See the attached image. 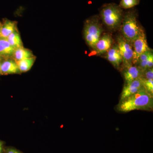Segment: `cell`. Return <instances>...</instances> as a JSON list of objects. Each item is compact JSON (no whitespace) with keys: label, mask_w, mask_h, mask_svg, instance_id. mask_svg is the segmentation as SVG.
Segmentation results:
<instances>
[{"label":"cell","mask_w":153,"mask_h":153,"mask_svg":"<svg viewBox=\"0 0 153 153\" xmlns=\"http://www.w3.org/2000/svg\"><path fill=\"white\" fill-rule=\"evenodd\" d=\"M139 3L140 0H122L119 6L121 8L128 9L137 5Z\"/></svg>","instance_id":"cell-18"},{"label":"cell","mask_w":153,"mask_h":153,"mask_svg":"<svg viewBox=\"0 0 153 153\" xmlns=\"http://www.w3.org/2000/svg\"><path fill=\"white\" fill-rule=\"evenodd\" d=\"M153 55L152 51H151L148 56L147 60V68H153Z\"/></svg>","instance_id":"cell-21"},{"label":"cell","mask_w":153,"mask_h":153,"mask_svg":"<svg viewBox=\"0 0 153 153\" xmlns=\"http://www.w3.org/2000/svg\"><path fill=\"white\" fill-rule=\"evenodd\" d=\"M105 58L116 68H118L122 63V59L117 45H114L106 52Z\"/></svg>","instance_id":"cell-11"},{"label":"cell","mask_w":153,"mask_h":153,"mask_svg":"<svg viewBox=\"0 0 153 153\" xmlns=\"http://www.w3.org/2000/svg\"><path fill=\"white\" fill-rule=\"evenodd\" d=\"M113 44V39L111 36L108 35H105L100 38L97 42L94 49L97 54L101 55L106 53L111 47Z\"/></svg>","instance_id":"cell-9"},{"label":"cell","mask_w":153,"mask_h":153,"mask_svg":"<svg viewBox=\"0 0 153 153\" xmlns=\"http://www.w3.org/2000/svg\"><path fill=\"white\" fill-rule=\"evenodd\" d=\"M34 57H35V56L33 55L31 50L23 47L18 48L15 50L13 55V59L15 61H17L33 58Z\"/></svg>","instance_id":"cell-14"},{"label":"cell","mask_w":153,"mask_h":153,"mask_svg":"<svg viewBox=\"0 0 153 153\" xmlns=\"http://www.w3.org/2000/svg\"><path fill=\"white\" fill-rule=\"evenodd\" d=\"M102 29L98 19L94 17L86 21L84 29V37L89 47L94 49L100 38Z\"/></svg>","instance_id":"cell-4"},{"label":"cell","mask_w":153,"mask_h":153,"mask_svg":"<svg viewBox=\"0 0 153 153\" xmlns=\"http://www.w3.org/2000/svg\"><path fill=\"white\" fill-rule=\"evenodd\" d=\"M135 12L130 11L124 14L121 25L122 36L132 44L134 40L140 36L144 31L139 25Z\"/></svg>","instance_id":"cell-2"},{"label":"cell","mask_w":153,"mask_h":153,"mask_svg":"<svg viewBox=\"0 0 153 153\" xmlns=\"http://www.w3.org/2000/svg\"><path fill=\"white\" fill-rule=\"evenodd\" d=\"M3 151V142L0 140V153H2Z\"/></svg>","instance_id":"cell-23"},{"label":"cell","mask_w":153,"mask_h":153,"mask_svg":"<svg viewBox=\"0 0 153 153\" xmlns=\"http://www.w3.org/2000/svg\"><path fill=\"white\" fill-rule=\"evenodd\" d=\"M144 71L136 65L125 68L124 71L123 76L125 84L130 83L135 79L143 77Z\"/></svg>","instance_id":"cell-10"},{"label":"cell","mask_w":153,"mask_h":153,"mask_svg":"<svg viewBox=\"0 0 153 153\" xmlns=\"http://www.w3.org/2000/svg\"><path fill=\"white\" fill-rule=\"evenodd\" d=\"M16 49L9 43L7 38L0 37V57L3 60L13 58Z\"/></svg>","instance_id":"cell-12"},{"label":"cell","mask_w":153,"mask_h":153,"mask_svg":"<svg viewBox=\"0 0 153 153\" xmlns=\"http://www.w3.org/2000/svg\"><path fill=\"white\" fill-rule=\"evenodd\" d=\"M5 153H22L13 148H9L5 150Z\"/></svg>","instance_id":"cell-22"},{"label":"cell","mask_w":153,"mask_h":153,"mask_svg":"<svg viewBox=\"0 0 153 153\" xmlns=\"http://www.w3.org/2000/svg\"><path fill=\"white\" fill-rule=\"evenodd\" d=\"M17 22L12 21L8 19H4L1 23V37L7 38L14 31L18 30Z\"/></svg>","instance_id":"cell-13"},{"label":"cell","mask_w":153,"mask_h":153,"mask_svg":"<svg viewBox=\"0 0 153 153\" xmlns=\"http://www.w3.org/2000/svg\"><path fill=\"white\" fill-rule=\"evenodd\" d=\"M0 60H3V59L1 58V57H0Z\"/></svg>","instance_id":"cell-26"},{"label":"cell","mask_w":153,"mask_h":153,"mask_svg":"<svg viewBox=\"0 0 153 153\" xmlns=\"http://www.w3.org/2000/svg\"><path fill=\"white\" fill-rule=\"evenodd\" d=\"M144 88L143 85L142 77L135 79L128 84H125L121 94L120 101Z\"/></svg>","instance_id":"cell-7"},{"label":"cell","mask_w":153,"mask_h":153,"mask_svg":"<svg viewBox=\"0 0 153 153\" xmlns=\"http://www.w3.org/2000/svg\"><path fill=\"white\" fill-rule=\"evenodd\" d=\"M131 45L133 50L132 64L136 65L140 56L146 51L151 49L148 46L145 33L134 40Z\"/></svg>","instance_id":"cell-6"},{"label":"cell","mask_w":153,"mask_h":153,"mask_svg":"<svg viewBox=\"0 0 153 153\" xmlns=\"http://www.w3.org/2000/svg\"><path fill=\"white\" fill-rule=\"evenodd\" d=\"M7 39L11 46L16 49L24 47L22 38L18 30L11 33Z\"/></svg>","instance_id":"cell-15"},{"label":"cell","mask_w":153,"mask_h":153,"mask_svg":"<svg viewBox=\"0 0 153 153\" xmlns=\"http://www.w3.org/2000/svg\"><path fill=\"white\" fill-rule=\"evenodd\" d=\"M100 15L103 24L110 30L120 27L124 13L119 6L114 3L106 4L102 8Z\"/></svg>","instance_id":"cell-3"},{"label":"cell","mask_w":153,"mask_h":153,"mask_svg":"<svg viewBox=\"0 0 153 153\" xmlns=\"http://www.w3.org/2000/svg\"><path fill=\"white\" fill-rule=\"evenodd\" d=\"M2 60H0V69H1V62ZM0 75H1V71H0Z\"/></svg>","instance_id":"cell-25"},{"label":"cell","mask_w":153,"mask_h":153,"mask_svg":"<svg viewBox=\"0 0 153 153\" xmlns=\"http://www.w3.org/2000/svg\"><path fill=\"white\" fill-rule=\"evenodd\" d=\"M143 77L146 79H153V68H147L144 72Z\"/></svg>","instance_id":"cell-20"},{"label":"cell","mask_w":153,"mask_h":153,"mask_svg":"<svg viewBox=\"0 0 153 153\" xmlns=\"http://www.w3.org/2000/svg\"><path fill=\"white\" fill-rule=\"evenodd\" d=\"M151 51H152V50L151 49L143 53L140 56L137 63L136 64V66H138L144 72L147 69V66L148 56Z\"/></svg>","instance_id":"cell-17"},{"label":"cell","mask_w":153,"mask_h":153,"mask_svg":"<svg viewBox=\"0 0 153 153\" xmlns=\"http://www.w3.org/2000/svg\"><path fill=\"white\" fill-rule=\"evenodd\" d=\"M117 47L122 59L124 68H128L133 65V50L132 46L122 36H118L117 38Z\"/></svg>","instance_id":"cell-5"},{"label":"cell","mask_w":153,"mask_h":153,"mask_svg":"<svg viewBox=\"0 0 153 153\" xmlns=\"http://www.w3.org/2000/svg\"><path fill=\"white\" fill-rule=\"evenodd\" d=\"M36 57L16 61L21 73L26 72L31 69L36 60Z\"/></svg>","instance_id":"cell-16"},{"label":"cell","mask_w":153,"mask_h":153,"mask_svg":"<svg viewBox=\"0 0 153 153\" xmlns=\"http://www.w3.org/2000/svg\"><path fill=\"white\" fill-rule=\"evenodd\" d=\"M1 75L21 74L16 62L13 58L4 59L1 65Z\"/></svg>","instance_id":"cell-8"},{"label":"cell","mask_w":153,"mask_h":153,"mask_svg":"<svg viewBox=\"0 0 153 153\" xmlns=\"http://www.w3.org/2000/svg\"><path fill=\"white\" fill-rule=\"evenodd\" d=\"M153 107V95L144 88L120 101L117 109L121 112L127 113L136 110L151 111Z\"/></svg>","instance_id":"cell-1"},{"label":"cell","mask_w":153,"mask_h":153,"mask_svg":"<svg viewBox=\"0 0 153 153\" xmlns=\"http://www.w3.org/2000/svg\"><path fill=\"white\" fill-rule=\"evenodd\" d=\"M1 23L0 22V37H1Z\"/></svg>","instance_id":"cell-24"},{"label":"cell","mask_w":153,"mask_h":153,"mask_svg":"<svg viewBox=\"0 0 153 153\" xmlns=\"http://www.w3.org/2000/svg\"><path fill=\"white\" fill-rule=\"evenodd\" d=\"M143 85L146 91L152 95L153 94V80L146 79L142 77Z\"/></svg>","instance_id":"cell-19"}]
</instances>
